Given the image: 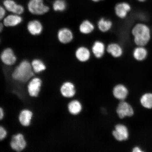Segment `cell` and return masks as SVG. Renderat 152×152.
Wrapping results in <instances>:
<instances>
[{"instance_id": "obj_1", "label": "cell", "mask_w": 152, "mask_h": 152, "mask_svg": "<svg viewBox=\"0 0 152 152\" xmlns=\"http://www.w3.org/2000/svg\"><path fill=\"white\" fill-rule=\"evenodd\" d=\"M133 41L136 46H146L151 40L152 31L143 22H139L133 26L131 31Z\"/></svg>"}, {"instance_id": "obj_2", "label": "cell", "mask_w": 152, "mask_h": 152, "mask_svg": "<svg viewBox=\"0 0 152 152\" xmlns=\"http://www.w3.org/2000/svg\"><path fill=\"white\" fill-rule=\"evenodd\" d=\"M33 69L29 62L27 60H24L17 66L13 72V78L16 81L26 82L34 76Z\"/></svg>"}, {"instance_id": "obj_3", "label": "cell", "mask_w": 152, "mask_h": 152, "mask_svg": "<svg viewBox=\"0 0 152 152\" xmlns=\"http://www.w3.org/2000/svg\"><path fill=\"white\" fill-rule=\"evenodd\" d=\"M28 8L31 14L42 15L48 12L49 7L45 4L44 0H30L28 4Z\"/></svg>"}, {"instance_id": "obj_4", "label": "cell", "mask_w": 152, "mask_h": 152, "mask_svg": "<svg viewBox=\"0 0 152 152\" xmlns=\"http://www.w3.org/2000/svg\"><path fill=\"white\" fill-rule=\"evenodd\" d=\"M91 49L92 56L97 59L103 58L106 53L105 44L100 40H96L93 42Z\"/></svg>"}, {"instance_id": "obj_5", "label": "cell", "mask_w": 152, "mask_h": 152, "mask_svg": "<svg viewBox=\"0 0 152 152\" xmlns=\"http://www.w3.org/2000/svg\"><path fill=\"white\" fill-rule=\"evenodd\" d=\"M75 54L77 59L83 63L90 61L92 56L91 49L84 45L78 47L76 49Z\"/></svg>"}, {"instance_id": "obj_6", "label": "cell", "mask_w": 152, "mask_h": 152, "mask_svg": "<svg viewBox=\"0 0 152 152\" xmlns=\"http://www.w3.org/2000/svg\"><path fill=\"white\" fill-rule=\"evenodd\" d=\"M131 10L132 7L130 5L125 2L117 4L114 8L116 16L121 20H123L127 18Z\"/></svg>"}, {"instance_id": "obj_7", "label": "cell", "mask_w": 152, "mask_h": 152, "mask_svg": "<svg viewBox=\"0 0 152 152\" xmlns=\"http://www.w3.org/2000/svg\"><path fill=\"white\" fill-rule=\"evenodd\" d=\"M106 53L113 58H120L123 56L124 50L123 47L118 43L112 42L106 46Z\"/></svg>"}, {"instance_id": "obj_8", "label": "cell", "mask_w": 152, "mask_h": 152, "mask_svg": "<svg viewBox=\"0 0 152 152\" xmlns=\"http://www.w3.org/2000/svg\"><path fill=\"white\" fill-rule=\"evenodd\" d=\"M116 112L119 117L121 119L125 117L132 116L134 114V110L132 106L124 100L119 102Z\"/></svg>"}, {"instance_id": "obj_9", "label": "cell", "mask_w": 152, "mask_h": 152, "mask_svg": "<svg viewBox=\"0 0 152 152\" xmlns=\"http://www.w3.org/2000/svg\"><path fill=\"white\" fill-rule=\"evenodd\" d=\"M11 148L17 152L24 150L26 146V142L23 134H19L13 137L10 142Z\"/></svg>"}, {"instance_id": "obj_10", "label": "cell", "mask_w": 152, "mask_h": 152, "mask_svg": "<svg viewBox=\"0 0 152 152\" xmlns=\"http://www.w3.org/2000/svg\"><path fill=\"white\" fill-rule=\"evenodd\" d=\"M3 4L4 7L7 10L13 14L20 15L24 12L23 7L18 4L14 0H4Z\"/></svg>"}, {"instance_id": "obj_11", "label": "cell", "mask_w": 152, "mask_h": 152, "mask_svg": "<svg viewBox=\"0 0 152 152\" xmlns=\"http://www.w3.org/2000/svg\"><path fill=\"white\" fill-rule=\"evenodd\" d=\"M113 134L115 139L119 141L126 140L128 139L129 136L127 127L121 124L116 125L115 130L113 131Z\"/></svg>"}, {"instance_id": "obj_12", "label": "cell", "mask_w": 152, "mask_h": 152, "mask_svg": "<svg viewBox=\"0 0 152 152\" xmlns=\"http://www.w3.org/2000/svg\"><path fill=\"white\" fill-rule=\"evenodd\" d=\"M145 47L136 46L133 49L132 56L136 61L142 62L147 59L149 53Z\"/></svg>"}, {"instance_id": "obj_13", "label": "cell", "mask_w": 152, "mask_h": 152, "mask_svg": "<svg viewBox=\"0 0 152 152\" xmlns=\"http://www.w3.org/2000/svg\"><path fill=\"white\" fill-rule=\"evenodd\" d=\"M42 82L39 78L32 79L28 85V94L30 96L37 97L39 94Z\"/></svg>"}, {"instance_id": "obj_14", "label": "cell", "mask_w": 152, "mask_h": 152, "mask_svg": "<svg viewBox=\"0 0 152 152\" xmlns=\"http://www.w3.org/2000/svg\"><path fill=\"white\" fill-rule=\"evenodd\" d=\"M2 61L6 65L11 66L14 64L16 61V57L12 49L7 48L2 52L1 56Z\"/></svg>"}, {"instance_id": "obj_15", "label": "cell", "mask_w": 152, "mask_h": 152, "mask_svg": "<svg viewBox=\"0 0 152 152\" xmlns=\"http://www.w3.org/2000/svg\"><path fill=\"white\" fill-rule=\"evenodd\" d=\"M113 22L110 19L101 18L97 22L96 26L99 31L102 33H107L113 27Z\"/></svg>"}, {"instance_id": "obj_16", "label": "cell", "mask_w": 152, "mask_h": 152, "mask_svg": "<svg viewBox=\"0 0 152 152\" xmlns=\"http://www.w3.org/2000/svg\"><path fill=\"white\" fill-rule=\"evenodd\" d=\"M95 28V25L91 20L86 19L81 23L79 29L81 34L88 35L94 33Z\"/></svg>"}, {"instance_id": "obj_17", "label": "cell", "mask_w": 152, "mask_h": 152, "mask_svg": "<svg viewBox=\"0 0 152 152\" xmlns=\"http://www.w3.org/2000/svg\"><path fill=\"white\" fill-rule=\"evenodd\" d=\"M58 37L60 42L66 44L71 42L73 40L74 35L73 32L69 28H61L58 31Z\"/></svg>"}, {"instance_id": "obj_18", "label": "cell", "mask_w": 152, "mask_h": 152, "mask_svg": "<svg viewBox=\"0 0 152 152\" xmlns=\"http://www.w3.org/2000/svg\"><path fill=\"white\" fill-rule=\"evenodd\" d=\"M60 92L64 97L72 98L75 96L76 93L75 86L70 82H66L62 85Z\"/></svg>"}, {"instance_id": "obj_19", "label": "cell", "mask_w": 152, "mask_h": 152, "mask_svg": "<svg viewBox=\"0 0 152 152\" xmlns=\"http://www.w3.org/2000/svg\"><path fill=\"white\" fill-rule=\"evenodd\" d=\"M113 93L115 98L123 101L128 96V91L124 85L119 84L114 87Z\"/></svg>"}, {"instance_id": "obj_20", "label": "cell", "mask_w": 152, "mask_h": 152, "mask_svg": "<svg viewBox=\"0 0 152 152\" xmlns=\"http://www.w3.org/2000/svg\"><path fill=\"white\" fill-rule=\"evenodd\" d=\"M28 32L33 35L40 34L43 30V26L41 22L38 20H33L28 22L27 26Z\"/></svg>"}, {"instance_id": "obj_21", "label": "cell", "mask_w": 152, "mask_h": 152, "mask_svg": "<svg viewBox=\"0 0 152 152\" xmlns=\"http://www.w3.org/2000/svg\"><path fill=\"white\" fill-rule=\"evenodd\" d=\"M22 18L18 15L13 14L8 15L4 19L3 24L6 26H14L22 22Z\"/></svg>"}, {"instance_id": "obj_22", "label": "cell", "mask_w": 152, "mask_h": 152, "mask_svg": "<svg viewBox=\"0 0 152 152\" xmlns=\"http://www.w3.org/2000/svg\"><path fill=\"white\" fill-rule=\"evenodd\" d=\"M33 113L30 110H23L19 117V121L21 124L24 126H29L31 122Z\"/></svg>"}, {"instance_id": "obj_23", "label": "cell", "mask_w": 152, "mask_h": 152, "mask_svg": "<svg viewBox=\"0 0 152 152\" xmlns=\"http://www.w3.org/2000/svg\"><path fill=\"white\" fill-rule=\"evenodd\" d=\"M82 109V106L80 102L77 100L72 101L68 105V110L72 115H77L80 113Z\"/></svg>"}, {"instance_id": "obj_24", "label": "cell", "mask_w": 152, "mask_h": 152, "mask_svg": "<svg viewBox=\"0 0 152 152\" xmlns=\"http://www.w3.org/2000/svg\"><path fill=\"white\" fill-rule=\"evenodd\" d=\"M31 66L34 71L37 73H40L46 69L45 64L39 59L34 60L31 63Z\"/></svg>"}, {"instance_id": "obj_25", "label": "cell", "mask_w": 152, "mask_h": 152, "mask_svg": "<svg viewBox=\"0 0 152 152\" xmlns=\"http://www.w3.org/2000/svg\"><path fill=\"white\" fill-rule=\"evenodd\" d=\"M140 102L144 107L152 108V94L148 93L143 95L140 99Z\"/></svg>"}, {"instance_id": "obj_26", "label": "cell", "mask_w": 152, "mask_h": 152, "mask_svg": "<svg viewBox=\"0 0 152 152\" xmlns=\"http://www.w3.org/2000/svg\"><path fill=\"white\" fill-rule=\"evenodd\" d=\"M53 7L55 11H63L66 8V3L64 0H56L53 3Z\"/></svg>"}, {"instance_id": "obj_27", "label": "cell", "mask_w": 152, "mask_h": 152, "mask_svg": "<svg viewBox=\"0 0 152 152\" xmlns=\"http://www.w3.org/2000/svg\"><path fill=\"white\" fill-rule=\"evenodd\" d=\"M7 134V132L4 128L2 126L0 127V140H3L5 138Z\"/></svg>"}, {"instance_id": "obj_28", "label": "cell", "mask_w": 152, "mask_h": 152, "mask_svg": "<svg viewBox=\"0 0 152 152\" xmlns=\"http://www.w3.org/2000/svg\"><path fill=\"white\" fill-rule=\"evenodd\" d=\"M6 9L4 7L1 6L0 7V19L1 20L4 18L6 14Z\"/></svg>"}, {"instance_id": "obj_29", "label": "cell", "mask_w": 152, "mask_h": 152, "mask_svg": "<svg viewBox=\"0 0 152 152\" xmlns=\"http://www.w3.org/2000/svg\"><path fill=\"white\" fill-rule=\"evenodd\" d=\"M4 115V114L3 110L1 107L0 109V119L1 120L3 119Z\"/></svg>"}, {"instance_id": "obj_30", "label": "cell", "mask_w": 152, "mask_h": 152, "mask_svg": "<svg viewBox=\"0 0 152 152\" xmlns=\"http://www.w3.org/2000/svg\"><path fill=\"white\" fill-rule=\"evenodd\" d=\"M132 151L133 152H142V151L140 149V148L138 147H134V149H133Z\"/></svg>"}, {"instance_id": "obj_31", "label": "cell", "mask_w": 152, "mask_h": 152, "mask_svg": "<svg viewBox=\"0 0 152 152\" xmlns=\"http://www.w3.org/2000/svg\"><path fill=\"white\" fill-rule=\"evenodd\" d=\"M3 24L1 23V26H0V30L1 31L3 29Z\"/></svg>"}, {"instance_id": "obj_32", "label": "cell", "mask_w": 152, "mask_h": 152, "mask_svg": "<svg viewBox=\"0 0 152 152\" xmlns=\"http://www.w3.org/2000/svg\"><path fill=\"white\" fill-rule=\"evenodd\" d=\"M92 1L94 2H98L101 1L102 0H92Z\"/></svg>"}, {"instance_id": "obj_33", "label": "cell", "mask_w": 152, "mask_h": 152, "mask_svg": "<svg viewBox=\"0 0 152 152\" xmlns=\"http://www.w3.org/2000/svg\"><path fill=\"white\" fill-rule=\"evenodd\" d=\"M137 1L140 2H144L146 0H137Z\"/></svg>"}, {"instance_id": "obj_34", "label": "cell", "mask_w": 152, "mask_h": 152, "mask_svg": "<svg viewBox=\"0 0 152 152\" xmlns=\"http://www.w3.org/2000/svg\"><path fill=\"white\" fill-rule=\"evenodd\" d=\"M151 31H152V29H151Z\"/></svg>"}]
</instances>
